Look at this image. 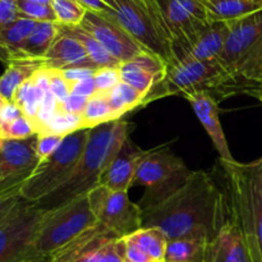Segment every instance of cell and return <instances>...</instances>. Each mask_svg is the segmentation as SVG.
I'll return each instance as SVG.
<instances>
[{"label": "cell", "mask_w": 262, "mask_h": 262, "mask_svg": "<svg viewBox=\"0 0 262 262\" xmlns=\"http://www.w3.org/2000/svg\"><path fill=\"white\" fill-rule=\"evenodd\" d=\"M228 220V197L202 170L192 171L183 186L165 200L142 207V228H158L168 241L211 243Z\"/></svg>", "instance_id": "6da1fadb"}, {"label": "cell", "mask_w": 262, "mask_h": 262, "mask_svg": "<svg viewBox=\"0 0 262 262\" xmlns=\"http://www.w3.org/2000/svg\"><path fill=\"white\" fill-rule=\"evenodd\" d=\"M129 133L130 124L123 119L90 128L86 146L71 178L36 205L45 211H51L92 191L99 186L100 178L118 155Z\"/></svg>", "instance_id": "7a4b0ae2"}, {"label": "cell", "mask_w": 262, "mask_h": 262, "mask_svg": "<svg viewBox=\"0 0 262 262\" xmlns=\"http://www.w3.org/2000/svg\"><path fill=\"white\" fill-rule=\"evenodd\" d=\"M252 87L235 78L219 60H200L183 55L166 66L163 81L156 84L143 105L166 96H188L197 92L211 95L217 102L237 94H251Z\"/></svg>", "instance_id": "3957f363"}, {"label": "cell", "mask_w": 262, "mask_h": 262, "mask_svg": "<svg viewBox=\"0 0 262 262\" xmlns=\"http://www.w3.org/2000/svg\"><path fill=\"white\" fill-rule=\"evenodd\" d=\"M228 179L229 219L239 228L252 262H262V164H222Z\"/></svg>", "instance_id": "277c9868"}, {"label": "cell", "mask_w": 262, "mask_h": 262, "mask_svg": "<svg viewBox=\"0 0 262 262\" xmlns=\"http://www.w3.org/2000/svg\"><path fill=\"white\" fill-rule=\"evenodd\" d=\"M112 2L117 22L147 53L160 58L166 66L178 59L158 0Z\"/></svg>", "instance_id": "5b68a950"}, {"label": "cell", "mask_w": 262, "mask_h": 262, "mask_svg": "<svg viewBox=\"0 0 262 262\" xmlns=\"http://www.w3.org/2000/svg\"><path fill=\"white\" fill-rule=\"evenodd\" d=\"M219 61L235 78L252 87V90L260 83L262 79V10L229 22V35Z\"/></svg>", "instance_id": "8992f818"}, {"label": "cell", "mask_w": 262, "mask_h": 262, "mask_svg": "<svg viewBox=\"0 0 262 262\" xmlns=\"http://www.w3.org/2000/svg\"><path fill=\"white\" fill-rule=\"evenodd\" d=\"M87 137L89 129H79L66 136L58 150L38 163L32 176L20 189L19 196L26 201L37 204L63 186L78 164Z\"/></svg>", "instance_id": "52a82bcc"}, {"label": "cell", "mask_w": 262, "mask_h": 262, "mask_svg": "<svg viewBox=\"0 0 262 262\" xmlns=\"http://www.w3.org/2000/svg\"><path fill=\"white\" fill-rule=\"evenodd\" d=\"M95 225H97V219L87 193L58 209L46 211L36 237V253L49 257Z\"/></svg>", "instance_id": "ba28073f"}, {"label": "cell", "mask_w": 262, "mask_h": 262, "mask_svg": "<svg viewBox=\"0 0 262 262\" xmlns=\"http://www.w3.org/2000/svg\"><path fill=\"white\" fill-rule=\"evenodd\" d=\"M192 171L186 163L174 155L168 145L146 150L136 173L133 186H141L146 189L141 200V207L155 205L183 186Z\"/></svg>", "instance_id": "9c48e42d"}, {"label": "cell", "mask_w": 262, "mask_h": 262, "mask_svg": "<svg viewBox=\"0 0 262 262\" xmlns=\"http://www.w3.org/2000/svg\"><path fill=\"white\" fill-rule=\"evenodd\" d=\"M46 211L20 199L0 223V262H23L38 256L35 242Z\"/></svg>", "instance_id": "30bf717a"}, {"label": "cell", "mask_w": 262, "mask_h": 262, "mask_svg": "<svg viewBox=\"0 0 262 262\" xmlns=\"http://www.w3.org/2000/svg\"><path fill=\"white\" fill-rule=\"evenodd\" d=\"M177 58L187 55L210 25L205 0H158Z\"/></svg>", "instance_id": "8fae6325"}, {"label": "cell", "mask_w": 262, "mask_h": 262, "mask_svg": "<svg viewBox=\"0 0 262 262\" xmlns=\"http://www.w3.org/2000/svg\"><path fill=\"white\" fill-rule=\"evenodd\" d=\"M87 194L97 224L105 229L123 238L142 228V207L133 204L127 192L97 186Z\"/></svg>", "instance_id": "7c38bea8"}, {"label": "cell", "mask_w": 262, "mask_h": 262, "mask_svg": "<svg viewBox=\"0 0 262 262\" xmlns=\"http://www.w3.org/2000/svg\"><path fill=\"white\" fill-rule=\"evenodd\" d=\"M50 262H125V242L100 224L49 256Z\"/></svg>", "instance_id": "4fadbf2b"}, {"label": "cell", "mask_w": 262, "mask_h": 262, "mask_svg": "<svg viewBox=\"0 0 262 262\" xmlns=\"http://www.w3.org/2000/svg\"><path fill=\"white\" fill-rule=\"evenodd\" d=\"M37 135L27 140L4 141L0 148V200L19 196L38 160L36 154Z\"/></svg>", "instance_id": "5bb4252c"}, {"label": "cell", "mask_w": 262, "mask_h": 262, "mask_svg": "<svg viewBox=\"0 0 262 262\" xmlns=\"http://www.w3.org/2000/svg\"><path fill=\"white\" fill-rule=\"evenodd\" d=\"M79 26L91 33L104 46L105 50L120 64L147 53L135 40V37L117 22L114 17L87 10Z\"/></svg>", "instance_id": "9a60e30c"}, {"label": "cell", "mask_w": 262, "mask_h": 262, "mask_svg": "<svg viewBox=\"0 0 262 262\" xmlns=\"http://www.w3.org/2000/svg\"><path fill=\"white\" fill-rule=\"evenodd\" d=\"M146 150L138 147L130 137L125 140L114 160L100 178L99 186H104L110 191H124L133 186L136 173L145 156Z\"/></svg>", "instance_id": "2e32d148"}, {"label": "cell", "mask_w": 262, "mask_h": 262, "mask_svg": "<svg viewBox=\"0 0 262 262\" xmlns=\"http://www.w3.org/2000/svg\"><path fill=\"white\" fill-rule=\"evenodd\" d=\"M186 99L191 104L192 109L201 122L202 127L206 129L207 135L211 138L215 148L219 152L222 164L234 163L235 160L230 152L227 137H225L222 123H220L219 102L206 92L191 94L186 96Z\"/></svg>", "instance_id": "e0dca14e"}, {"label": "cell", "mask_w": 262, "mask_h": 262, "mask_svg": "<svg viewBox=\"0 0 262 262\" xmlns=\"http://www.w3.org/2000/svg\"><path fill=\"white\" fill-rule=\"evenodd\" d=\"M119 69L123 82L147 96L148 92L165 77L166 63L156 55L145 53L120 64Z\"/></svg>", "instance_id": "ac0fdd59"}, {"label": "cell", "mask_w": 262, "mask_h": 262, "mask_svg": "<svg viewBox=\"0 0 262 262\" xmlns=\"http://www.w3.org/2000/svg\"><path fill=\"white\" fill-rule=\"evenodd\" d=\"M43 61L46 67L54 69H66L72 67L97 68L89 58L83 45L76 37L66 32L60 26L58 36L46 53Z\"/></svg>", "instance_id": "d6986e66"}, {"label": "cell", "mask_w": 262, "mask_h": 262, "mask_svg": "<svg viewBox=\"0 0 262 262\" xmlns=\"http://www.w3.org/2000/svg\"><path fill=\"white\" fill-rule=\"evenodd\" d=\"M207 262H252L242 232L230 219L210 243Z\"/></svg>", "instance_id": "ffe728a7"}, {"label": "cell", "mask_w": 262, "mask_h": 262, "mask_svg": "<svg viewBox=\"0 0 262 262\" xmlns=\"http://www.w3.org/2000/svg\"><path fill=\"white\" fill-rule=\"evenodd\" d=\"M49 91V77L48 68L42 67L38 69L32 78L26 81L25 83L18 87L17 91L13 95L12 101L17 106L20 107L23 115L27 117L32 122L38 112L43 96Z\"/></svg>", "instance_id": "44dd1931"}, {"label": "cell", "mask_w": 262, "mask_h": 262, "mask_svg": "<svg viewBox=\"0 0 262 262\" xmlns=\"http://www.w3.org/2000/svg\"><path fill=\"white\" fill-rule=\"evenodd\" d=\"M229 35V22H211L200 35L187 55L200 60H219Z\"/></svg>", "instance_id": "7402d4cb"}, {"label": "cell", "mask_w": 262, "mask_h": 262, "mask_svg": "<svg viewBox=\"0 0 262 262\" xmlns=\"http://www.w3.org/2000/svg\"><path fill=\"white\" fill-rule=\"evenodd\" d=\"M210 22H232L262 10V0H205Z\"/></svg>", "instance_id": "603a6c76"}, {"label": "cell", "mask_w": 262, "mask_h": 262, "mask_svg": "<svg viewBox=\"0 0 262 262\" xmlns=\"http://www.w3.org/2000/svg\"><path fill=\"white\" fill-rule=\"evenodd\" d=\"M42 67H45V61L37 59H17L10 61L0 77V94L12 101L18 87L32 78L33 74Z\"/></svg>", "instance_id": "cb8c5ba5"}, {"label": "cell", "mask_w": 262, "mask_h": 262, "mask_svg": "<svg viewBox=\"0 0 262 262\" xmlns=\"http://www.w3.org/2000/svg\"><path fill=\"white\" fill-rule=\"evenodd\" d=\"M59 33V25L54 22H37L19 53V59L43 60L46 53Z\"/></svg>", "instance_id": "d4e9b609"}, {"label": "cell", "mask_w": 262, "mask_h": 262, "mask_svg": "<svg viewBox=\"0 0 262 262\" xmlns=\"http://www.w3.org/2000/svg\"><path fill=\"white\" fill-rule=\"evenodd\" d=\"M132 241L152 262H165L168 238L158 228H141L137 232L125 235Z\"/></svg>", "instance_id": "484cf974"}, {"label": "cell", "mask_w": 262, "mask_h": 262, "mask_svg": "<svg viewBox=\"0 0 262 262\" xmlns=\"http://www.w3.org/2000/svg\"><path fill=\"white\" fill-rule=\"evenodd\" d=\"M210 243L199 239L169 241L165 262H207Z\"/></svg>", "instance_id": "4316f807"}, {"label": "cell", "mask_w": 262, "mask_h": 262, "mask_svg": "<svg viewBox=\"0 0 262 262\" xmlns=\"http://www.w3.org/2000/svg\"><path fill=\"white\" fill-rule=\"evenodd\" d=\"M60 26V25H59ZM66 32L76 37L79 42L83 45L84 50H86L87 55L91 59L94 66L97 68H102V67H119L120 63L115 60L106 50L104 46L91 35L87 32L86 30L81 27V26H74V27H68V26H60Z\"/></svg>", "instance_id": "83f0119b"}, {"label": "cell", "mask_w": 262, "mask_h": 262, "mask_svg": "<svg viewBox=\"0 0 262 262\" xmlns=\"http://www.w3.org/2000/svg\"><path fill=\"white\" fill-rule=\"evenodd\" d=\"M145 97L146 96L142 92H140L135 87L129 86L123 81L107 95L110 106L114 110L118 119H122L123 115L127 114L128 112H132L133 109L143 106Z\"/></svg>", "instance_id": "f1b7e54d"}, {"label": "cell", "mask_w": 262, "mask_h": 262, "mask_svg": "<svg viewBox=\"0 0 262 262\" xmlns=\"http://www.w3.org/2000/svg\"><path fill=\"white\" fill-rule=\"evenodd\" d=\"M81 117L83 129H90L113 120H118L114 110L110 106L107 95L101 94H96L90 97Z\"/></svg>", "instance_id": "f546056e"}, {"label": "cell", "mask_w": 262, "mask_h": 262, "mask_svg": "<svg viewBox=\"0 0 262 262\" xmlns=\"http://www.w3.org/2000/svg\"><path fill=\"white\" fill-rule=\"evenodd\" d=\"M51 5L55 12L56 23L60 26H79L87 13L86 8L77 0H53Z\"/></svg>", "instance_id": "4dcf8cb0"}, {"label": "cell", "mask_w": 262, "mask_h": 262, "mask_svg": "<svg viewBox=\"0 0 262 262\" xmlns=\"http://www.w3.org/2000/svg\"><path fill=\"white\" fill-rule=\"evenodd\" d=\"M79 129H83L81 115L71 114V113L59 110L41 135H54L66 137V136L72 135Z\"/></svg>", "instance_id": "1f68e13d"}, {"label": "cell", "mask_w": 262, "mask_h": 262, "mask_svg": "<svg viewBox=\"0 0 262 262\" xmlns=\"http://www.w3.org/2000/svg\"><path fill=\"white\" fill-rule=\"evenodd\" d=\"M19 17L28 18L35 22H54L56 23L55 12L51 4H40V3L17 0Z\"/></svg>", "instance_id": "d6a6232c"}, {"label": "cell", "mask_w": 262, "mask_h": 262, "mask_svg": "<svg viewBox=\"0 0 262 262\" xmlns=\"http://www.w3.org/2000/svg\"><path fill=\"white\" fill-rule=\"evenodd\" d=\"M36 135L35 127L27 117L22 115L18 119L0 125V137L4 141L27 140Z\"/></svg>", "instance_id": "836d02e7"}, {"label": "cell", "mask_w": 262, "mask_h": 262, "mask_svg": "<svg viewBox=\"0 0 262 262\" xmlns=\"http://www.w3.org/2000/svg\"><path fill=\"white\" fill-rule=\"evenodd\" d=\"M59 110H60L59 109V101L50 91H48L45 96H43L42 102H41L40 107H38V112L36 114L35 119L32 120L36 135H41L45 130V128L48 127V124L55 117Z\"/></svg>", "instance_id": "e575fe53"}, {"label": "cell", "mask_w": 262, "mask_h": 262, "mask_svg": "<svg viewBox=\"0 0 262 262\" xmlns=\"http://www.w3.org/2000/svg\"><path fill=\"white\" fill-rule=\"evenodd\" d=\"M95 83H96V94L109 95L114 87L122 82L119 67H102L97 68L94 74Z\"/></svg>", "instance_id": "d590c367"}, {"label": "cell", "mask_w": 262, "mask_h": 262, "mask_svg": "<svg viewBox=\"0 0 262 262\" xmlns=\"http://www.w3.org/2000/svg\"><path fill=\"white\" fill-rule=\"evenodd\" d=\"M48 68V77H49V91L55 96V99L59 102H61L63 100H66L68 97V95L71 94V90H69V83L66 81L63 76H61L60 71L59 69L54 68Z\"/></svg>", "instance_id": "8d00e7d4"}, {"label": "cell", "mask_w": 262, "mask_h": 262, "mask_svg": "<svg viewBox=\"0 0 262 262\" xmlns=\"http://www.w3.org/2000/svg\"><path fill=\"white\" fill-rule=\"evenodd\" d=\"M64 137L54 135H37V142H36V154L40 161H43L49 156L53 155L59 146L63 142Z\"/></svg>", "instance_id": "74e56055"}, {"label": "cell", "mask_w": 262, "mask_h": 262, "mask_svg": "<svg viewBox=\"0 0 262 262\" xmlns=\"http://www.w3.org/2000/svg\"><path fill=\"white\" fill-rule=\"evenodd\" d=\"M17 0H0V31H4L19 19Z\"/></svg>", "instance_id": "f35d334b"}, {"label": "cell", "mask_w": 262, "mask_h": 262, "mask_svg": "<svg viewBox=\"0 0 262 262\" xmlns=\"http://www.w3.org/2000/svg\"><path fill=\"white\" fill-rule=\"evenodd\" d=\"M59 71H60L61 76L66 78V81L69 84H72L94 77L97 68H92V67H72V68L59 69Z\"/></svg>", "instance_id": "ab89813d"}, {"label": "cell", "mask_w": 262, "mask_h": 262, "mask_svg": "<svg viewBox=\"0 0 262 262\" xmlns=\"http://www.w3.org/2000/svg\"><path fill=\"white\" fill-rule=\"evenodd\" d=\"M87 101H89L87 97L79 96V95L69 94L66 100L59 102V109H60L61 112L71 113V114L82 115V113H83L84 107H86L87 105Z\"/></svg>", "instance_id": "60d3db41"}, {"label": "cell", "mask_w": 262, "mask_h": 262, "mask_svg": "<svg viewBox=\"0 0 262 262\" xmlns=\"http://www.w3.org/2000/svg\"><path fill=\"white\" fill-rule=\"evenodd\" d=\"M69 90H71V94L79 95V96L90 99L94 95H96V83H95L94 77H91V78L69 84Z\"/></svg>", "instance_id": "b9f144b4"}, {"label": "cell", "mask_w": 262, "mask_h": 262, "mask_svg": "<svg viewBox=\"0 0 262 262\" xmlns=\"http://www.w3.org/2000/svg\"><path fill=\"white\" fill-rule=\"evenodd\" d=\"M23 113L20 110L19 106L14 104L13 101H9L4 106L2 113V124H8V123L13 122V120L18 119L19 117H22ZM0 124V125H2Z\"/></svg>", "instance_id": "7bdbcfd3"}, {"label": "cell", "mask_w": 262, "mask_h": 262, "mask_svg": "<svg viewBox=\"0 0 262 262\" xmlns=\"http://www.w3.org/2000/svg\"><path fill=\"white\" fill-rule=\"evenodd\" d=\"M22 197L20 196H13V197H7V199L0 200V223L10 214L13 209L18 205V202L20 201Z\"/></svg>", "instance_id": "ee69618b"}, {"label": "cell", "mask_w": 262, "mask_h": 262, "mask_svg": "<svg viewBox=\"0 0 262 262\" xmlns=\"http://www.w3.org/2000/svg\"><path fill=\"white\" fill-rule=\"evenodd\" d=\"M250 95L251 96H253V97H256V99L260 100L261 104H262V82L261 83L256 84V87L252 90V92H251Z\"/></svg>", "instance_id": "f6af8a7d"}, {"label": "cell", "mask_w": 262, "mask_h": 262, "mask_svg": "<svg viewBox=\"0 0 262 262\" xmlns=\"http://www.w3.org/2000/svg\"><path fill=\"white\" fill-rule=\"evenodd\" d=\"M9 102V100L7 99V97L3 96L2 94H0V124H2V113H3V109H4L5 105Z\"/></svg>", "instance_id": "bcb514c9"}, {"label": "cell", "mask_w": 262, "mask_h": 262, "mask_svg": "<svg viewBox=\"0 0 262 262\" xmlns=\"http://www.w3.org/2000/svg\"><path fill=\"white\" fill-rule=\"evenodd\" d=\"M23 262H50L49 257H42V256H36V257L28 258V260L23 261Z\"/></svg>", "instance_id": "7dc6e473"}, {"label": "cell", "mask_w": 262, "mask_h": 262, "mask_svg": "<svg viewBox=\"0 0 262 262\" xmlns=\"http://www.w3.org/2000/svg\"><path fill=\"white\" fill-rule=\"evenodd\" d=\"M27 2L40 3V4H51V2H53V0H27Z\"/></svg>", "instance_id": "c3c4849f"}, {"label": "cell", "mask_w": 262, "mask_h": 262, "mask_svg": "<svg viewBox=\"0 0 262 262\" xmlns=\"http://www.w3.org/2000/svg\"><path fill=\"white\" fill-rule=\"evenodd\" d=\"M3 143H4V140H3V138H2V137H0V148H2Z\"/></svg>", "instance_id": "681fc988"}, {"label": "cell", "mask_w": 262, "mask_h": 262, "mask_svg": "<svg viewBox=\"0 0 262 262\" xmlns=\"http://www.w3.org/2000/svg\"><path fill=\"white\" fill-rule=\"evenodd\" d=\"M260 160H261V164H262V158H261V159H260Z\"/></svg>", "instance_id": "f907efd6"}, {"label": "cell", "mask_w": 262, "mask_h": 262, "mask_svg": "<svg viewBox=\"0 0 262 262\" xmlns=\"http://www.w3.org/2000/svg\"><path fill=\"white\" fill-rule=\"evenodd\" d=\"M261 82H262V79H261ZM261 82H260V83H261Z\"/></svg>", "instance_id": "816d5d0a"}]
</instances>
